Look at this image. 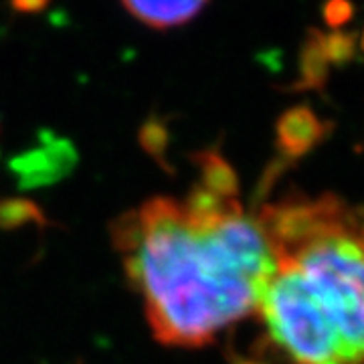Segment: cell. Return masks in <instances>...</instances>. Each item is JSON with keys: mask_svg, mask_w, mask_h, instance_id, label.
Wrapping results in <instances>:
<instances>
[{"mask_svg": "<svg viewBox=\"0 0 364 364\" xmlns=\"http://www.w3.org/2000/svg\"><path fill=\"white\" fill-rule=\"evenodd\" d=\"M182 195H158L114 223V245L158 342L198 348L257 310L269 249L235 170L219 152L196 156Z\"/></svg>", "mask_w": 364, "mask_h": 364, "instance_id": "obj_1", "label": "cell"}, {"mask_svg": "<svg viewBox=\"0 0 364 364\" xmlns=\"http://www.w3.org/2000/svg\"><path fill=\"white\" fill-rule=\"evenodd\" d=\"M269 273L257 310L291 364H364V229L330 198L259 208Z\"/></svg>", "mask_w": 364, "mask_h": 364, "instance_id": "obj_2", "label": "cell"}, {"mask_svg": "<svg viewBox=\"0 0 364 364\" xmlns=\"http://www.w3.org/2000/svg\"><path fill=\"white\" fill-rule=\"evenodd\" d=\"M208 0H122L126 11L152 28H174L191 23Z\"/></svg>", "mask_w": 364, "mask_h": 364, "instance_id": "obj_3", "label": "cell"}, {"mask_svg": "<svg viewBox=\"0 0 364 364\" xmlns=\"http://www.w3.org/2000/svg\"><path fill=\"white\" fill-rule=\"evenodd\" d=\"M47 4V0H13V6L16 11H25V13H33V11H41Z\"/></svg>", "mask_w": 364, "mask_h": 364, "instance_id": "obj_4", "label": "cell"}]
</instances>
